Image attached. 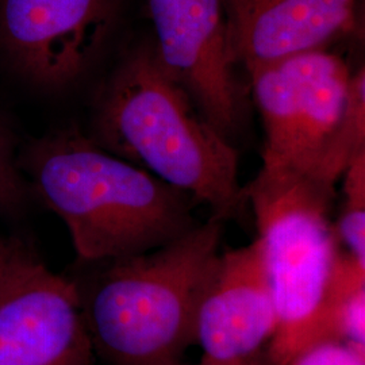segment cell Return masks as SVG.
I'll use <instances>...</instances> for the list:
<instances>
[{"mask_svg": "<svg viewBox=\"0 0 365 365\" xmlns=\"http://www.w3.org/2000/svg\"><path fill=\"white\" fill-rule=\"evenodd\" d=\"M92 140L203 203L211 218H241L248 199L238 152L200 115L157 60L152 41L125 53L99 93Z\"/></svg>", "mask_w": 365, "mask_h": 365, "instance_id": "cell-1", "label": "cell"}, {"mask_svg": "<svg viewBox=\"0 0 365 365\" xmlns=\"http://www.w3.org/2000/svg\"><path fill=\"white\" fill-rule=\"evenodd\" d=\"M24 167L86 262L150 252L199 223L191 196L107 152L76 128L31 141Z\"/></svg>", "mask_w": 365, "mask_h": 365, "instance_id": "cell-2", "label": "cell"}, {"mask_svg": "<svg viewBox=\"0 0 365 365\" xmlns=\"http://www.w3.org/2000/svg\"><path fill=\"white\" fill-rule=\"evenodd\" d=\"M225 222L211 218L170 244L107 261L80 291L93 353L108 365L179 364L195 342L196 310L220 259Z\"/></svg>", "mask_w": 365, "mask_h": 365, "instance_id": "cell-3", "label": "cell"}, {"mask_svg": "<svg viewBox=\"0 0 365 365\" xmlns=\"http://www.w3.org/2000/svg\"><path fill=\"white\" fill-rule=\"evenodd\" d=\"M253 210L277 309V329L267 349L268 365H287L310 345L339 242L330 210L334 190L310 180L244 187Z\"/></svg>", "mask_w": 365, "mask_h": 365, "instance_id": "cell-4", "label": "cell"}, {"mask_svg": "<svg viewBox=\"0 0 365 365\" xmlns=\"http://www.w3.org/2000/svg\"><path fill=\"white\" fill-rule=\"evenodd\" d=\"M265 133V182L310 180L334 190L344 170L337 161L352 71L333 53H300L248 71Z\"/></svg>", "mask_w": 365, "mask_h": 365, "instance_id": "cell-5", "label": "cell"}, {"mask_svg": "<svg viewBox=\"0 0 365 365\" xmlns=\"http://www.w3.org/2000/svg\"><path fill=\"white\" fill-rule=\"evenodd\" d=\"M157 60L226 140L245 123L248 95L235 75L223 0H146Z\"/></svg>", "mask_w": 365, "mask_h": 365, "instance_id": "cell-6", "label": "cell"}, {"mask_svg": "<svg viewBox=\"0 0 365 365\" xmlns=\"http://www.w3.org/2000/svg\"><path fill=\"white\" fill-rule=\"evenodd\" d=\"M119 0H0V54L49 91L75 84L103 51Z\"/></svg>", "mask_w": 365, "mask_h": 365, "instance_id": "cell-7", "label": "cell"}, {"mask_svg": "<svg viewBox=\"0 0 365 365\" xmlns=\"http://www.w3.org/2000/svg\"><path fill=\"white\" fill-rule=\"evenodd\" d=\"M276 329L274 289L257 241L221 253L196 310L202 365H260Z\"/></svg>", "mask_w": 365, "mask_h": 365, "instance_id": "cell-8", "label": "cell"}, {"mask_svg": "<svg viewBox=\"0 0 365 365\" xmlns=\"http://www.w3.org/2000/svg\"><path fill=\"white\" fill-rule=\"evenodd\" d=\"M78 284L42 261L0 299V365H92Z\"/></svg>", "mask_w": 365, "mask_h": 365, "instance_id": "cell-9", "label": "cell"}, {"mask_svg": "<svg viewBox=\"0 0 365 365\" xmlns=\"http://www.w3.org/2000/svg\"><path fill=\"white\" fill-rule=\"evenodd\" d=\"M237 66L327 49L354 26L356 0H223Z\"/></svg>", "mask_w": 365, "mask_h": 365, "instance_id": "cell-10", "label": "cell"}, {"mask_svg": "<svg viewBox=\"0 0 365 365\" xmlns=\"http://www.w3.org/2000/svg\"><path fill=\"white\" fill-rule=\"evenodd\" d=\"M344 176V205L334 230L339 245L365 262V150L346 167Z\"/></svg>", "mask_w": 365, "mask_h": 365, "instance_id": "cell-11", "label": "cell"}, {"mask_svg": "<svg viewBox=\"0 0 365 365\" xmlns=\"http://www.w3.org/2000/svg\"><path fill=\"white\" fill-rule=\"evenodd\" d=\"M18 138L0 115V214L15 215L26 206L29 188L18 158Z\"/></svg>", "mask_w": 365, "mask_h": 365, "instance_id": "cell-12", "label": "cell"}, {"mask_svg": "<svg viewBox=\"0 0 365 365\" xmlns=\"http://www.w3.org/2000/svg\"><path fill=\"white\" fill-rule=\"evenodd\" d=\"M39 261L21 240L0 235V299Z\"/></svg>", "mask_w": 365, "mask_h": 365, "instance_id": "cell-13", "label": "cell"}, {"mask_svg": "<svg viewBox=\"0 0 365 365\" xmlns=\"http://www.w3.org/2000/svg\"><path fill=\"white\" fill-rule=\"evenodd\" d=\"M287 365H365V346L339 341L319 342L295 354Z\"/></svg>", "mask_w": 365, "mask_h": 365, "instance_id": "cell-14", "label": "cell"}, {"mask_svg": "<svg viewBox=\"0 0 365 365\" xmlns=\"http://www.w3.org/2000/svg\"><path fill=\"white\" fill-rule=\"evenodd\" d=\"M175 365H180V364H175Z\"/></svg>", "mask_w": 365, "mask_h": 365, "instance_id": "cell-15", "label": "cell"}]
</instances>
